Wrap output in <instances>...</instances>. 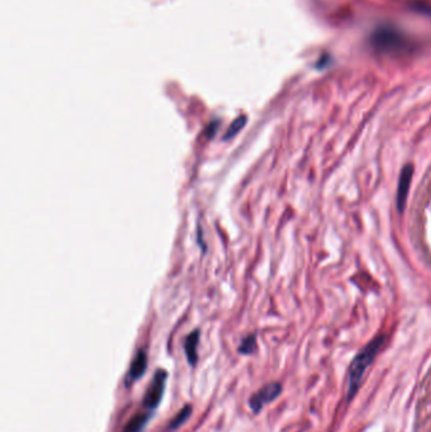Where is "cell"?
<instances>
[{
    "label": "cell",
    "mask_w": 431,
    "mask_h": 432,
    "mask_svg": "<svg viewBox=\"0 0 431 432\" xmlns=\"http://www.w3.org/2000/svg\"><path fill=\"white\" fill-rule=\"evenodd\" d=\"M254 348H256V336L249 335V336H247L245 340L242 342V344H241L239 351H241L242 354H251V353H253V351H254Z\"/></svg>",
    "instance_id": "obj_11"
},
{
    "label": "cell",
    "mask_w": 431,
    "mask_h": 432,
    "mask_svg": "<svg viewBox=\"0 0 431 432\" xmlns=\"http://www.w3.org/2000/svg\"><path fill=\"white\" fill-rule=\"evenodd\" d=\"M280 392H281V384L276 383V382L262 387L260 391L257 392L256 394H253L251 401H249V405H251L253 411L254 412L260 411V408L263 407L266 403H269L271 401L275 400L280 394Z\"/></svg>",
    "instance_id": "obj_4"
},
{
    "label": "cell",
    "mask_w": 431,
    "mask_h": 432,
    "mask_svg": "<svg viewBox=\"0 0 431 432\" xmlns=\"http://www.w3.org/2000/svg\"><path fill=\"white\" fill-rule=\"evenodd\" d=\"M190 414H191V407L190 406H186L184 409H181L179 414L176 415V417L172 420L171 424H170V429H177L190 417Z\"/></svg>",
    "instance_id": "obj_10"
},
{
    "label": "cell",
    "mask_w": 431,
    "mask_h": 432,
    "mask_svg": "<svg viewBox=\"0 0 431 432\" xmlns=\"http://www.w3.org/2000/svg\"><path fill=\"white\" fill-rule=\"evenodd\" d=\"M218 128H219V122L218 120H215V122L212 123L209 127H208V129H206V137L208 138H212L215 136V133L218 131Z\"/></svg>",
    "instance_id": "obj_12"
},
{
    "label": "cell",
    "mask_w": 431,
    "mask_h": 432,
    "mask_svg": "<svg viewBox=\"0 0 431 432\" xmlns=\"http://www.w3.org/2000/svg\"><path fill=\"white\" fill-rule=\"evenodd\" d=\"M383 336H377L371 343L365 346L362 351H359L358 355L352 361L349 368V375H348V393L349 397H353L356 392L358 390L359 383L366 373L367 368L371 366L373 361L374 357L377 355L378 351L382 346Z\"/></svg>",
    "instance_id": "obj_1"
},
{
    "label": "cell",
    "mask_w": 431,
    "mask_h": 432,
    "mask_svg": "<svg viewBox=\"0 0 431 432\" xmlns=\"http://www.w3.org/2000/svg\"><path fill=\"white\" fill-rule=\"evenodd\" d=\"M412 173L414 168L411 164H406L399 176V190H397V206H399V212H404L405 206H406L407 195H408V190H410V183L412 179Z\"/></svg>",
    "instance_id": "obj_5"
},
{
    "label": "cell",
    "mask_w": 431,
    "mask_h": 432,
    "mask_svg": "<svg viewBox=\"0 0 431 432\" xmlns=\"http://www.w3.org/2000/svg\"><path fill=\"white\" fill-rule=\"evenodd\" d=\"M149 414L145 412H139L136 416L132 417L128 424L124 426L122 432H142L143 427L146 426L148 420H149Z\"/></svg>",
    "instance_id": "obj_8"
},
{
    "label": "cell",
    "mask_w": 431,
    "mask_h": 432,
    "mask_svg": "<svg viewBox=\"0 0 431 432\" xmlns=\"http://www.w3.org/2000/svg\"><path fill=\"white\" fill-rule=\"evenodd\" d=\"M166 379H167V373L164 370L158 369L156 372L153 381L151 385L148 387L143 400V406L148 409H153L160 405V402L162 400L163 391H164V385H166Z\"/></svg>",
    "instance_id": "obj_3"
},
{
    "label": "cell",
    "mask_w": 431,
    "mask_h": 432,
    "mask_svg": "<svg viewBox=\"0 0 431 432\" xmlns=\"http://www.w3.org/2000/svg\"><path fill=\"white\" fill-rule=\"evenodd\" d=\"M245 123H247V116L245 115L238 116L236 120L229 125L228 131L225 133L224 139L228 140V139L233 138L234 136H236L239 131L245 128Z\"/></svg>",
    "instance_id": "obj_9"
},
{
    "label": "cell",
    "mask_w": 431,
    "mask_h": 432,
    "mask_svg": "<svg viewBox=\"0 0 431 432\" xmlns=\"http://www.w3.org/2000/svg\"><path fill=\"white\" fill-rule=\"evenodd\" d=\"M374 49L386 55H401L410 49V42L404 33L392 27H381L372 36Z\"/></svg>",
    "instance_id": "obj_2"
},
{
    "label": "cell",
    "mask_w": 431,
    "mask_h": 432,
    "mask_svg": "<svg viewBox=\"0 0 431 432\" xmlns=\"http://www.w3.org/2000/svg\"><path fill=\"white\" fill-rule=\"evenodd\" d=\"M199 340H200L199 330H195L191 334H188L186 340H185V353H186L187 360H188V363L191 366H195L196 361H197V345H199Z\"/></svg>",
    "instance_id": "obj_7"
},
{
    "label": "cell",
    "mask_w": 431,
    "mask_h": 432,
    "mask_svg": "<svg viewBox=\"0 0 431 432\" xmlns=\"http://www.w3.org/2000/svg\"><path fill=\"white\" fill-rule=\"evenodd\" d=\"M147 354L143 351H139L137 355L133 359L132 366L128 372V381L136 382L142 375L145 374L147 369Z\"/></svg>",
    "instance_id": "obj_6"
}]
</instances>
